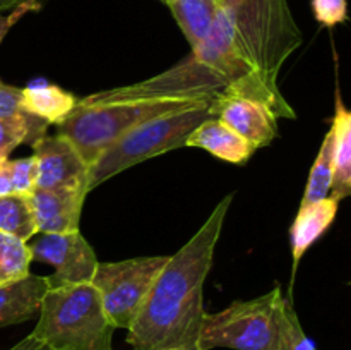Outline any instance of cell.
<instances>
[{
	"label": "cell",
	"instance_id": "cell-1",
	"mask_svg": "<svg viewBox=\"0 0 351 350\" xmlns=\"http://www.w3.org/2000/svg\"><path fill=\"white\" fill-rule=\"evenodd\" d=\"M225 88L226 82L191 54L160 75L77 100L67 119L57 124V132L69 137L91 167L132 127L165 113L211 103Z\"/></svg>",
	"mask_w": 351,
	"mask_h": 350
},
{
	"label": "cell",
	"instance_id": "cell-2",
	"mask_svg": "<svg viewBox=\"0 0 351 350\" xmlns=\"http://www.w3.org/2000/svg\"><path fill=\"white\" fill-rule=\"evenodd\" d=\"M232 199L233 194H228L218 202L204 225L175 256H170L158 275L127 328V343L132 350H199L204 316L202 290Z\"/></svg>",
	"mask_w": 351,
	"mask_h": 350
},
{
	"label": "cell",
	"instance_id": "cell-3",
	"mask_svg": "<svg viewBox=\"0 0 351 350\" xmlns=\"http://www.w3.org/2000/svg\"><path fill=\"white\" fill-rule=\"evenodd\" d=\"M228 16L243 57L274 93L280 71L302 45V31L287 0H218Z\"/></svg>",
	"mask_w": 351,
	"mask_h": 350
},
{
	"label": "cell",
	"instance_id": "cell-4",
	"mask_svg": "<svg viewBox=\"0 0 351 350\" xmlns=\"http://www.w3.org/2000/svg\"><path fill=\"white\" fill-rule=\"evenodd\" d=\"M297 314L280 287L219 312H204L199 350H290V323Z\"/></svg>",
	"mask_w": 351,
	"mask_h": 350
},
{
	"label": "cell",
	"instance_id": "cell-5",
	"mask_svg": "<svg viewBox=\"0 0 351 350\" xmlns=\"http://www.w3.org/2000/svg\"><path fill=\"white\" fill-rule=\"evenodd\" d=\"M113 331L98 288L89 281L48 288L29 335L51 350H112Z\"/></svg>",
	"mask_w": 351,
	"mask_h": 350
},
{
	"label": "cell",
	"instance_id": "cell-6",
	"mask_svg": "<svg viewBox=\"0 0 351 350\" xmlns=\"http://www.w3.org/2000/svg\"><path fill=\"white\" fill-rule=\"evenodd\" d=\"M211 103L154 117L122 134L89 167V192L141 161L185 146L189 134L201 122L215 117Z\"/></svg>",
	"mask_w": 351,
	"mask_h": 350
},
{
	"label": "cell",
	"instance_id": "cell-7",
	"mask_svg": "<svg viewBox=\"0 0 351 350\" xmlns=\"http://www.w3.org/2000/svg\"><path fill=\"white\" fill-rule=\"evenodd\" d=\"M191 54L226 82V88L223 89L225 95L257 100L264 103L278 119L297 117L285 96L271 91L254 71L250 62L243 57L233 36L232 23L223 9H219L208 36Z\"/></svg>",
	"mask_w": 351,
	"mask_h": 350
},
{
	"label": "cell",
	"instance_id": "cell-8",
	"mask_svg": "<svg viewBox=\"0 0 351 350\" xmlns=\"http://www.w3.org/2000/svg\"><path fill=\"white\" fill-rule=\"evenodd\" d=\"M168 259L170 256H146L98 263L91 283L98 288L113 328H129Z\"/></svg>",
	"mask_w": 351,
	"mask_h": 350
},
{
	"label": "cell",
	"instance_id": "cell-9",
	"mask_svg": "<svg viewBox=\"0 0 351 350\" xmlns=\"http://www.w3.org/2000/svg\"><path fill=\"white\" fill-rule=\"evenodd\" d=\"M33 261L55 268L48 277L50 287L65 283H89L99 261L79 230L64 233H41L29 244Z\"/></svg>",
	"mask_w": 351,
	"mask_h": 350
},
{
	"label": "cell",
	"instance_id": "cell-10",
	"mask_svg": "<svg viewBox=\"0 0 351 350\" xmlns=\"http://www.w3.org/2000/svg\"><path fill=\"white\" fill-rule=\"evenodd\" d=\"M38 161L36 189L45 191H81L89 194V165L62 134H45L31 144Z\"/></svg>",
	"mask_w": 351,
	"mask_h": 350
},
{
	"label": "cell",
	"instance_id": "cell-11",
	"mask_svg": "<svg viewBox=\"0 0 351 350\" xmlns=\"http://www.w3.org/2000/svg\"><path fill=\"white\" fill-rule=\"evenodd\" d=\"M215 117L249 141L256 151L273 143L278 136V117L264 103L245 96L219 93L211 103Z\"/></svg>",
	"mask_w": 351,
	"mask_h": 350
},
{
	"label": "cell",
	"instance_id": "cell-12",
	"mask_svg": "<svg viewBox=\"0 0 351 350\" xmlns=\"http://www.w3.org/2000/svg\"><path fill=\"white\" fill-rule=\"evenodd\" d=\"M86 192L81 191H45L34 189L31 194L38 232L64 233L79 230L82 202Z\"/></svg>",
	"mask_w": 351,
	"mask_h": 350
},
{
	"label": "cell",
	"instance_id": "cell-13",
	"mask_svg": "<svg viewBox=\"0 0 351 350\" xmlns=\"http://www.w3.org/2000/svg\"><path fill=\"white\" fill-rule=\"evenodd\" d=\"M185 146L201 148L219 160L233 165L245 163L256 153V148L249 141L243 139L218 117H211L199 124L185 139Z\"/></svg>",
	"mask_w": 351,
	"mask_h": 350
},
{
	"label": "cell",
	"instance_id": "cell-14",
	"mask_svg": "<svg viewBox=\"0 0 351 350\" xmlns=\"http://www.w3.org/2000/svg\"><path fill=\"white\" fill-rule=\"evenodd\" d=\"M48 288V277L31 273L17 281L0 285V326L17 325L36 318Z\"/></svg>",
	"mask_w": 351,
	"mask_h": 350
},
{
	"label": "cell",
	"instance_id": "cell-15",
	"mask_svg": "<svg viewBox=\"0 0 351 350\" xmlns=\"http://www.w3.org/2000/svg\"><path fill=\"white\" fill-rule=\"evenodd\" d=\"M332 182L329 198L335 201L351 194V113L343 103L339 86H336V110L331 126Z\"/></svg>",
	"mask_w": 351,
	"mask_h": 350
},
{
	"label": "cell",
	"instance_id": "cell-16",
	"mask_svg": "<svg viewBox=\"0 0 351 350\" xmlns=\"http://www.w3.org/2000/svg\"><path fill=\"white\" fill-rule=\"evenodd\" d=\"M339 202L332 198H324L321 201L300 206L291 225V253H293V271H291V283L297 275V268L308 247L331 226L338 213Z\"/></svg>",
	"mask_w": 351,
	"mask_h": 350
},
{
	"label": "cell",
	"instance_id": "cell-17",
	"mask_svg": "<svg viewBox=\"0 0 351 350\" xmlns=\"http://www.w3.org/2000/svg\"><path fill=\"white\" fill-rule=\"evenodd\" d=\"M23 108L51 126L60 124L74 110L77 98L72 93L47 82H33L23 88Z\"/></svg>",
	"mask_w": 351,
	"mask_h": 350
},
{
	"label": "cell",
	"instance_id": "cell-18",
	"mask_svg": "<svg viewBox=\"0 0 351 350\" xmlns=\"http://www.w3.org/2000/svg\"><path fill=\"white\" fill-rule=\"evenodd\" d=\"M161 2L167 3L168 9L171 10L192 50L197 48L208 36L221 9L218 0H161Z\"/></svg>",
	"mask_w": 351,
	"mask_h": 350
},
{
	"label": "cell",
	"instance_id": "cell-19",
	"mask_svg": "<svg viewBox=\"0 0 351 350\" xmlns=\"http://www.w3.org/2000/svg\"><path fill=\"white\" fill-rule=\"evenodd\" d=\"M0 232L27 240L38 233L31 196L0 194Z\"/></svg>",
	"mask_w": 351,
	"mask_h": 350
},
{
	"label": "cell",
	"instance_id": "cell-20",
	"mask_svg": "<svg viewBox=\"0 0 351 350\" xmlns=\"http://www.w3.org/2000/svg\"><path fill=\"white\" fill-rule=\"evenodd\" d=\"M48 124L40 117L24 113L16 119L0 120V160L9 158V154L19 144H33L43 137L48 130Z\"/></svg>",
	"mask_w": 351,
	"mask_h": 350
},
{
	"label": "cell",
	"instance_id": "cell-21",
	"mask_svg": "<svg viewBox=\"0 0 351 350\" xmlns=\"http://www.w3.org/2000/svg\"><path fill=\"white\" fill-rule=\"evenodd\" d=\"M33 261L29 244L0 232V285L17 281L29 275Z\"/></svg>",
	"mask_w": 351,
	"mask_h": 350
},
{
	"label": "cell",
	"instance_id": "cell-22",
	"mask_svg": "<svg viewBox=\"0 0 351 350\" xmlns=\"http://www.w3.org/2000/svg\"><path fill=\"white\" fill-rule=\"evenodd\" d=\"M331 130L326 134L324 141L321 144L317 158H315L314 165L308 174L307 185H305L304 198H302V205H311V202L321 201V199L328 198L331 192V182H332V165H331Z\"/></svg>",
	"mask_w": 351,
	"mask_h": 350
},
{
	"label": "cell",
	"instance_id": "cell-23",
	"mask_svg": "<svg viewBox=\"0 0 351 350\" xmlns=\"http://www.w3.org/2000/svg\"><path fill=\"white\" fill-rule=\"evenodd\" d=\"M3 163H5V172L12 194H33L38 180V161L34 154L27 158H19V160L7 158Z\"/></svg>",
	"mask_w": 351,
	"mask_h": 350
},
{
	"label": "cell",
	"instance_id": "cell-24",
	"mask_svg": "<svg viewBox=\"0 0 351 350\" xmlns=\"http://www.w3.org/2000/svg\"><path fill=\"white\" fill-rule=\"evenodd\" d=\"M312 9L315 19L328 27L345 23L348 17L346 0H312Z\"/></svg>",
	"mask_w": 351,
	"mask_h": 350
},
{
	"label": "cell",
	"instance_id": "cell-25",
	"mask_svg": "<svg viewBox=\"0 0 351 350\" xmlns=\"http://www.w3.org/2000/svg\"><path fill=\"white\" fill-rule=\"evenodd\" d=\"M23 89L16 86L3 84L0 81V120L16 119L27 113L23 108Z\"/></svg>",
	"mask_w": 351,
	"mask_h": 350
},
{
	"label": "cell",
	"instance_id": "cell-26",
	"mask_svg": "<svg viewBox=\"0 0 351 350\" xmlns=\"http://www.w3.org/2000/svg\"><path fill=\"white\" fill-rule=\"evenodd\" d=\"M40 3H24V5L16 7V9L10 10L7 16L0 14V43H2L3 38L7 36V33L10 31V27L17 23L23 16H26L27 12H34V10L40 9Z\"/></svg>",
	"mask_w": 351,
	"mask_h": 350
},
{
	"label": "cell",
	"instance_id": "cell-27",
	"mask_svg": "<svg viewBox=\"0 0 351 350\" xmlns=\"http://www.w3.org/2000/svg\"><path fill=\"white\" fill-rule=\"evenodd\" d=\"M9 350H51V349L50 347L45 345L43 342H40V340L34 338V336L27 335L26 338L21 340L19 343H16V345Z\"/></svg>",
	"mask_w": 351,
	"mask_h": 350
},
{
	"label": "cell",
	"instance_id": "cell-28",
	"mask_svg": "<svg viewBox=\"0 0 351 350\" xmlns=\"http://www.w3.org/2000/svg\"><path fill=\"white\" fill-rule=\"evenodd\" d=\"M24 3H40V0H0V12L2 10H12Z\"/></svg>",
	"mask_w": 351,
	"mask_h": 350
},
{
	"label": "cell",
	"instance_id": "cell-29",
	"mask_svg": "<svg viewBox=\"0 0 351 350\" xmlns=\"http://www.w3.org/2000/svg\"><path fill=\"white\" fill-rule=\"evenodd\" d=\"M167 350H182V349H167Z\"/></svg>",
	"mask_w": 351,
	"mask_h": 350
}]
</instances>
